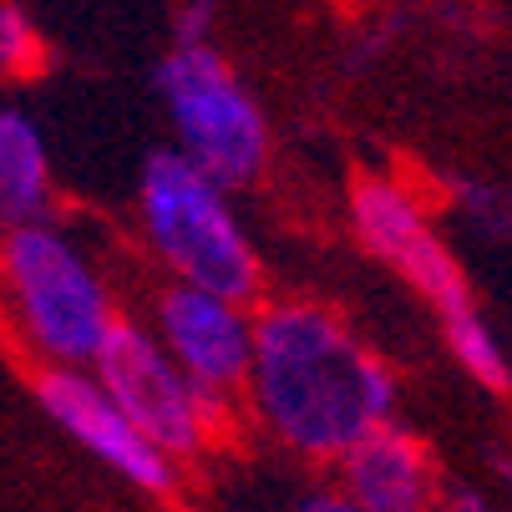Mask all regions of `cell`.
<instances>
[{"instance_id":"9a60e30c","label":"cell","mask_w":512,"mask_h":512,"mask_svg":"<svg viewBox=\"0 0 512 512\" xmlns=\"http://www.w3.org/2000/svg\"><path fill=\"white\" fill-rule=\"evenodd\" d=\"M436 512H497L482 492H472V487H462V492H452L442 507H436Z\"/></svg>"},{"instance_id":"7a4b0ae2","label":"cell","mask_w":512,"mask_h":512,"mask_svg":"<svg viewBox=\"0 0 512 512\" xmlns=\"http://www.w3.org/2000/svg\"><path fill=\"white\" fill-rule=\"evenodd\" d=\"M137 213L153 254L173 279L203 284L218 295H259V254L229 203V183H218L188 153H153L137 183Z\"/></svg>"},{"instance_id":"ba28073f","label":"cell","mask_w":512,"mask_h":512,"mask_svg":"<svg viewBox=\"0 0 512 512\" xmlns=\"http://www.w3.org/2000/svg\"><path fill=\"white\" fill-rule=\"evenodd\" d=\"M153 330L168 345V355L188 371V381L208 396H234L249 386L254 365V315L244 300L218 295L203 284L173 279L153 310Z\"/></svg>"},{"instance_id":"52a82bcc","label":"cell","mask_w":512,"mask_h":512,"mask_svg":"<svg viewBox=\"0 0 512 512\" xmlns=\"http://www.w3.org/2000/svg\"><path fill=\"white\" fill-rule=\"evenodd\" d=\"M46 416L77 442L82 452H92L102 467H112L117 477H127L142 492H168L173 487V457L142 431L127 406L97 381V371L82 365H51L36 386Z\"/></svg>"},{"instance_id":"277c9868","label":"cell","mask_w":512,"mask_h":512,"mask_svg":"<svg viewBox=\"0 0 512 512\" xmlns=\"http://www.w3.org/2000/svg\"><path fill=\"white\" fill-rule=\"evenodd\" d=\"M158 97L173 122V148L208 168L218 183L244 188L264 173L269 122L229 61L203 46H173L158 61Z\"/></svg>"},{"instance_id":"3957f363","label":"cell","mask_w":512,"mask_h":512,"mask_svg":"<svg viewBox=\"0 0 512 512\" xmlns=\"http://www.w3.org/2000/svg\"><path fill=\"white\" fill-rule=\"evenodd\" d=\"M0 274H6V295L26 340L51 365L97 360L117 315L92 259L56 224L36 218V224L11 229L6 244H0Z\"/></svg>"},{"instance_id":"7c38bea8","label":"cell","mask_w":512,"mask_h":512,"mask_svg":"<svg viewBox=\"0 0 512 512\" xmlns=\"http://www.w3.org/2000/svg\"><path fill=\"white\" fill-rule=\"evenodd\" d=\"M36 66V26L21 6H0V71Z\"/></svg>"},{"instance_id":"5b68a950","label":"cell","mask_w":512,"mask_h":512,"mask_svg":"<svg viewBox=\"0 0 512 512\" xmlns=\"http://www.w3.org/2000/svg\"><path fill=\"white\" fill-rule=\"evenodd\" d=\"M92 371L168 457H188V452L203 447L213 411H218V396H208L188 381V371L168 355L158 330L117 320L107 345L92 360Z\"/></svg>"},{"instance_id":"6da1fadb","label":"cell","mask_w":512,"mask_h":512,"mask_svg":"<svg viewBox=\"0 0 512 512\" xmlns=\"http://www.w3.org/2000/svg\"><path fill=\"white\" fill-rule=\"evenodd\" d=\"M249 401L284 447L315 462H340L371 426L396 421V376L325 305H269L254 315Z\"/></svg>"},{"instance_id":"5bb4252c","label":"cell","mask_w":512,"mask_h":512,"mask_svg":"<svg viewBox=\"0 0 512 512\" xmlns=\"http://www.w3.org/2000/svg\"><path fill=\"white\" fill-rule=\"evenodd\" d=\"M295 512H365V507L345 492H310L305 502H295Z\"/></svg>"},{"instance_id":"8fae6325","label":"cell","mask_w":512,"mask_h":512,"mask_svg":"<svg viewBox=\"0 0 512 512\" xmlns=\"http://www.w3.org/2000/svg\"><path fill=\"white\" fill-rule=\"evenodd\" d=\"M442 330H447V345H452L457 365H462L477 386H487V391H507V386H512V365H507V355H502V340L492 335V325H487L482 315L452 320V325H442Z\"/></svg>"},{"instance_id":"8992f818","label":"cell","mask_w":512,"mask_h":512,"mask_svg":"<svg viewBox=\"0 0 512 512\" xmlns=\"http://www.w3.org/2000/svg\"><path fill=\"white\" fill-rule=\"evenodd\" d=\"M350 218H355V234L360 244L371 249L376 259H386L416 295L442 315V325L477 315L472 305V289L467 274L457 269L452 249L442 244V234L431 229V218L421 213V203L391 183V178H365L350 193Z\"/></svg>"},{"instance_id":"30bf717a","label":"cell","mask_w":512,"mask_h":512,"mask_svg":"<svg viewBox=\"0 0 512 512\" xmlns=\"http://www.w3.org/2000/svg\"><path fill=\"white\" fill-rule=\"evenodd\" d=\"M51 203V153L21 107H0V234L36 224Z\"/></svg>"},{"instance_id":"4fadbf2b","label":"cell","mask_w":512,"mask_h":512,"mask_svg":"<svg viewBox=\"0 0 512 512\" xmlns=\"http://www.w3.org/2000/svg\"><path fill=\"white\" fill-rule=\"evenodd\" d=\"M213 41V0H188L173 21V46H203Z\"/></svg>"},{"instance_id":"9c48e42d","label":"cell","mask_w":512,"mask_h":512,"mask_svg":"<svg viewBox=\"0 0 512 512\" xmlns=\"http://www.w3.org/2000/svg\"><path fill=\"white\" fill-rule=\"evenodd\" d=\"M340 492L365 512H436V467L396 421H381L340 452Z\"/></svg>"}]
</instances>
